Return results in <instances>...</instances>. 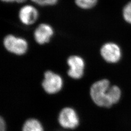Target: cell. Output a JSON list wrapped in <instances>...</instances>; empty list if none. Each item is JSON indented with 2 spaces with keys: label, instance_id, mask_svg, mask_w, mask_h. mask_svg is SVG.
I'll return each instance as SVG.
<instances>
[{
  "label": "cell",
  "instance_id": "1",
  "mask_svg": "<svg viewBox=\"0 0 131 131\" xmlns=\"http://www.w3.org/2000/svg\"><path fill=\"white\" fill-rule=\"evenodd\" d=\"M110 84L107 79L99 80L91 85L90 89L91 98L100 107L109 108L112 106L109 100V89Z\"/></svg>",
  "mask_w": 131,
  "mask_h": 131
},
{
  "label": "cell",
  "instance_id": "9",
  "mask_svg": "<svg viewBox=\"0 0 131 131\" xmlns=\"http://www.w3.org/2000/svg\"><path fill=\"white\" fill-rule=\"evenodd\" d=\"M21 131H45L42 123L35 118L26 120L23 125Z\"/></svg>",
  "mask_w": 131,
  "mask_h": 131
},
{
  "label": "cell",
  "instance_id": "4",
  "mask_svg": "<svg viewBox=\"0 0 131 131\" xmlns=\"http://www.w3.org/2000/svg\"><path fill=\"white\" fill-rule=\"evenodd\" d=\"M4 45L7 51L18 56L25 54L28 50V43L26 40L12 35L5 37Z\"/></svg>",
  "mask_w": 131,
  "mask_h": 131
},
{
  "label": "cell",
  "instance_id": "5",
  "mask_svg": "<svg viewBox=\"0 0 131 131\" xmlns=\"http://www.w3.org/2000/svg\"><path fill=\"white\" fill-rule=\"evenodd\" d=\"M69 67L68 74L72 79H81L84 73L85 62L82 57L78 56H71L67 59Z\"/></svg>",
  "mask_w": 131,
  "mask_h": 131
},
{
  "label": "cell",
  "instance_id": "11",
  "mask_svg": "<svg viewBox=\"0 0 131 131\" xmlns=\"http://www.w3.org/2000/svg\"><path fill=\"white\" fill-rule=\"evenodd\" d=\"M98 0H75L77 6L83 9H90L97 4Z\"/></svg>",
  "mask_w": 131,
  "mask_h": 131
},
{
  "label": "cell",
  "instance_id": "6",
  "mask_svg": "<svg viewBox=\"0 0 131 131\" xmlns=\"http://www.w3.org/2000/svg\"><path fill=\"white\" fill-rule=\"evenodd\" d=\"M101 54L103 59L108 63H116L121 59L122 52L117 44L108 42L104 44L101 48Z\"/></svg>",
  "mask_w": 131,
  "mask_h": 131
},
{
  "label": "cell",
  "instance_id": "10",
  "mask_svg": "<svg viewBox=\"0 0 131 131\" xmlns=\"http://www.w3.org/2000/svg\"><path fill=\"white\" fill-rule=\"evenodd\" d=\"M121 89L117 86H110L109 89V95L110 103L112 105L118 103L121 99Z\"/></svg>",
  "mask_w": 131,
  "mask_h": 131
},
{
  "label": "cell",
  "instance_id": "14",
  "mask_svg": "<svg viewBox=\"0 0 131 131\" xmlns=\"http://www.w3.org/2000/svg\"><path fill=\"white\" fill-rule=\"evenodd\" d=\"M0 131H7V125L5 118L0 117Z\"/></svg>",
  "mask_w": 131,
  "mask_h": 131
},
{
  "label": "cell",
  "instance_id": "13",
  "mask_svg": "<svg viewBox=\"0 0 131 131\" xmlns=\"http://www.w3.org/2000/svg\"><path fill=\"white\" fill-rule=\"evenodd\" d=\"M33 2L40 5H54L57 2L58 0H31Z\"/></svg>",
  "mask_w": 131,
  "mask_h": 131
},
{
  "label": "cell",
  "instance_id": "7",
  "mask_svg": "<svg viewBox=\"0 0 131 131\" xmlns=\"http://www.w3.org/2000/svg\"><path fill=\"white\" fill-rule=\"evenodd\" d=\"M53 34V31L51 26L47 24H41L36 29L34 38L38 44L43 45L48 43Z\"/></svg>",
  "mask_w": 131,
  "mask_h": 131
},
{
  "label": "cell",
  "instance_id": "15",
  "mask_svg": "<svg viewBox=\"0 0 131 131\" xmlns=\"http://www.w3.org/2000/svg\"><path fill=\"white\" fill-rule=\"evenodd\" d=\"M2 1L6 2H16L18 3H22L25 2L26 0H2Z\"/></svg>",
  "mask_w": 131,
  "mask_h": 131
},
{
  "label": "cell",
  "instance_id": "3",
  "mask_svg": "<svg viewBox=\"0 0 131 131\" xmlns=\"http://www.w3.org/2000/svg\"><path fill=\"white\" fill-rule=\"evenodd\" d=\"M63 81L60 75L51 71H46L42 81V88L49 94H54L59 92L62 89Z\"/></svg>",
  "mask_w": 131,
  "mask_h": 131
},
{
  "label": "cell",
  "instance_id": "2",
  "mask_svg": "<svg viewBox=\"0 0 131 131\" xmlns=\"http://www.w3.org/2000/svg\"><path fill=\"white\" fill-rule=\"evenodd\" d=\"M57 120L59 125L65 130H74L79 126V116L75 110L70 107H66L61 110Z\"/></svg>",
  "mask_w": 131,
  "mask_h": 131
},
{
  "label": "cell",
  "instance_id": "12",
  "mask_svg": "<svg viewBox=\"0 0 131 131\" xmlns=\"http://www.w3.org/2000/svg\"><path fill=\"white\" fill-rule=\"evenodd\" d=\"M123 16L126 22L131 24V2L128 3L124 7Z\"/></svg>",
  "mask_w": 131,
  "mask_h": 131
},
{
  "label": "cell",
  "instance_id": "8",
  "mask_svg": "<svg viewBox=\"0 0 131 131\" xmlns=\"http://www.w3.org/2000/svg\"><path fill=\"white\" fill-rule=\"evenodd\" d=\"M19 17L23 24L27 25H31L38 19V11L32 6L25 5L20 10Z\"/></svg>",
  "mask_w": 131,
  "mask_h": 131
}]
</instances>
